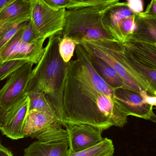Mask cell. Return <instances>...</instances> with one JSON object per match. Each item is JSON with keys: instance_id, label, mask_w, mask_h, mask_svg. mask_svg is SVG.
<instances>
[{"instance_id": "cell-9", "label": "cell", "mask_w": 156, "mask_h": 156, "mask_svg": "<svg viewBox=\"0 0 156 156\" xmlns=\"http://www.w3.org/2000/svg\"><path fill=\"white\" fill-rule=\"evenodd\" d=\"M23 26L0 51V64L5 61L16 59L26 60L37 64L42 57L44 52L43 44L45 39H42L35 44L24 43L21 38Z\"/></svg>"}, {"instance_id": "cell-5", "label": "cell", "mask_w": 156, "mask_h": 156, "mask_svg": "<svg viewBox=\"0 0 156 156\" xmlns=\"http://www.w3.org/2000/svg\"><path fill=\"white\" fill-rule=\"evenodd\" d=\"M57 116L39 110L28 111L25 123V137L43 142L68 140L67 130Z\"/></svg>"}, {"instance_id": "cell-27", "label": "cell", "mask_w": 156, "mask_h": 156, "mask_svg": "<svg viewBox=\"0 0 156 156\" xmlns=\"http://www.w3.org/2000/svg\"><path fill=\"white\" fill-rule=\"evenodd\" d=\"M145 13L152 15H156V0H151L150 3L147 5Z\"/></svg>"}, {"instance_id": "cell-10", "label": "cell", "mask_w": 156, "mask_h": 156, "mask_svg": "<svg viewBox=\"0 0 156 156\" xmlns=\"http://www.w3.org/2000/svg\"><path fill=\"white\" fill-rule=\"evenodd\" d=\"M34 64L29 61L14 72L0 90V107L6 112L25 93Z\"/></svg>"}, {"instance_id": "cell-30", "label": "cell", "mask_w": 156, "mask_h": 156, "mask_svg": "<svg viewBox=\"0 0 156 156\" xmlns=\"http://www.w3.org/2000/svg\"><path fill=\"white\" fill-rule=\"evenodd\" d=\"M14 0H0V10Z\"/></svg>"}, {"instance_id": "cell-8", "label": "cell", "mask_w": 156, "mask_h": 156, "mask_svg": "<svg viewBox=\"0 0 156 156\" xmlns=\"http://www.w3.org/2000/svg\"><path fill=\"white\" fill-rule=\"evenodd\" d=\"M114 94L116 100L122 105L128 116L156 122L154 108L156 105V96L150 95L144 90L137 92L125 88L115 89Z\"/></svg>"}, {"instance_id": "cell-24", "label": "cell", "mask_w": 156, "mask_h": 156, "mask_svg": "<svg viewBox=\"0 0 156 156\" xmlns=\"http://www.w3.org/2000/svg\"><path fill=\"white\" fill-rule=\"evenodd\" d=\"M70 9L90 7L102 5H110L120 2V0H70ZM69 9V10H70Z\"/></svg>"}, {"instance_id": "cell-25", "label": "cell", "mask_w": 156, "mask_h": 156, "mask_svg": "<svg viewBox=\"0 0 156 156\" xmlns=\"http://www.w3.org/2000/svg\"><path fill=\"white\" fill-rule=\"evenodd\" d=\"M45 4L50 8L54 10L70 9L71 2L70 0H42Z\"/></svg>"}, {"instance_id": "cell-28", "label": "cell", "mask_w": 156, "mask_h": 156, "mask_svg": "<svg viewBox=\"0 0 156 156\" xmlns=\"http://www.w3.org/2000/svg\"><path fill=\"white\" fill-rule=\"evenodd\" d=\"M0 156H13L11 151L2 145L0 142Z\"/></svg>"}, {"instance_id": "cell-14", "label": "cell", "mask_w": 156, "mask_h": 156, "mask_svg": "<svg viewBox=\"0 0 156 156\" xmlns=\"http://www.w3.org/2000/svg\"><path fill=\"white\" fill-rule=\"evenodd\" d=\"M32 2L28 0H14L6 5L0 10V25L29 21Z\"/></svg>"}, {"instance_id": "cell-23", "label": "cell", "mask_w": 156, "mask_h": 156, "mask_svg": "<svg viewBox=\"0 0 156 156\" xmlns=\"http://www.w3.org/2000/svg\"><path fill=\"white\" fill-rule=\"evenodd\" d=\"M21 38L23 42L30 44H35L42 39L46 40L41 37L30 20L22 27Z\"/></svg>"}, {"instance_id": "cell-29", "label": "cell", "mask_w": 156, "mask_h": 156, "mask_svg": "<svg viewBox=\"0 0 156 156\" xmlns=\"http://www.w3.org/2000/svg\"><path fill=\"white\" fill-rule=\"evenodd\" d=\"M6 113V112L4 109L0 107V130L2 129L4 123Z\"/></svg>"}, {"instance_id": "cell-7", "label": "cell", "mask_w": 156, "mask_h": 156, "mask_svg": "<svg viewBox=\"0 0 156 156\" xmlns=\"http://www.w3.org/2000/svg\"><path fill=\"white\" fill-rule=\"evenodd\" d=\"M66 9L54 10L42 0L32 2L30 21L41 37L46 39L61 35L65 23Z\"/></svg>"}, {"instance_id": "cell-1", "label": "cell", "mask_w": 156, "mask_h": 156, "mask_svg": "<svg viewBox=\"0 0 156 156\" xmlns=\"http://www.w3.org/2000/svg\"><path fill=\"white\" fill-rule=\"evenodd\" d=\"M77 59L67 63L62 92V122L89 125L102 131L123 127L128 115L116 100L115 89L98 75L82 44L75 48Z\"/></svg>"}, {"instance_id": "cell-16", "label": "cell", "mask_w": 156, "mask_h": 156, "mask_svg": "<svg viewBox=\"0 0 156 156\" xmlns=\"http://www.w3.org/2000/svg\"><path fill=\"white\" fill-rule=\"evenodd\" d=\"M68 151V140L51 142L38 140L24 149V156H67Z\"/></svg>"}, {"instance_id": "cell-11", "label": "cell", "mask_w": 156, "mask_h": 156, "mask_svg": "<svg viewBox=\"0 0 156 156\" xmlns=\"http://www.w3.org/2000/svg\"><path fill=\"white\" fill-rule=\"evenodd\" d=\"M69 152L77 153L100 144L104 138L103 131L88 124H66Z\"/></svg>"}, {"instance_id": "cell-22", "label": "cell", "mask_w": 156, "mask_h": 156, "mask_svg": "<svg viewBox=\"0 0 156 156\" xmlns=\"http://www.w3.org/2000/svg\"><path fill=\"white\" fill-rule=\"evenodd\" d=\"M28 62L26 60L16 59L5 61L0 64V81L10 77Z\"/></svg>"}, {"instance_id": "cell-3", "label": "cell", "mask_w": 156, "mask_h": 156, "mask_svg": "<svg viewBox=\"0 0 156 156\" xmlns=\"http://www.w3.org/2000/svg\"><path fill=\"white\" fill-rule=\"evenodd\" d=\"M80 44L111 66L128 89L137 92L144 90L156 96V90L127 62L123 43L114 39L100 38L83 40Z\"/></svg>"}, {"instance_id": "cell-2", "label": "cell", "mask_w": 156, "mask_h": 156, "mask_svg": "<svg viewBox=\"0 0 156 156\" xmlns=\"http://www.w3.org/2000/svg\"><path fill=\"white\" fill-rule=\"evenodd\" d=\"M61 37V35L59 34L49 38L42 57L32 69L25 93L38 92L44 94L62 122V92L67 63L59 52Z\"/></svg>"}, {"instance_id": "cell-26", "label": "cell", "mask_w": 156, "mask_h": 156, "mask_svg": "<svg viewBox=\"0 0 156 156\" xmlns=\"http://www.w3.org/2000/svg\"><path fill=\"white\" fill-rule=\"evenodd\" d=\"M126 2L129 9L134 13L139 14L143 12V0H126Z\"/></svg>"}, {"instance_id": "cell-13", "label": "cell", "mask_w": 156, "mask_h": 156, "mask_svg": "<svg viewBox=\"0 0 156 156\" xmlns=\"http://www.w3.org/2000/svg\"><path fill=\"white\" fill-rule=\"evenodd\" d=\"M126 2L112 4L103 12L101 23L104 30L113 39L119 38V26L123 18L133 14Z\"/></svg>"}, {"instance_id": "cell-31", "label": "cell", "mask_w": 156, "mask_h": 156, "mask_svg": "<svg viewBox=\"0 0 156 156\" xmlns=\"http://www.w3.org/2000/svg\"><path fill=\"white\" fill-rule=\"evenodd\" d=\"M28 1H31V2H33V1H34V0H28Z\"/></svg>"}, {"instance_id": "cell-17", "label": "cell", "mask_w": 156, "mask_h": 156, "mask_svg": "<svg viewBox=\"0 0 156 156\" xmlns=\"http://www.w3.org/2000/svg\"><path fill=\"white\" fill-rule=\"evenodd\" d=\"M86 49L93 67L105 82L114 89H128L122 78L111 66L102 58Z\"/></svg>"}, {"instance_id": "cell-12", "label": "cell", "mask_w": 156, "mask_h": 156, "mask_svg": "<svg viewBox=\"0 0 156 156\" xmlns=\"http://www.w3.org/2000/svg\"><path fill=\"white\" fill-rule=\"evenodd\" d=\"M29 104V98L25 93L6 112L4 123L1 129L3 134L13 140L25 137L24 128Z\"/></svg>"}, {"instance_id": "cell-18", "label": "cell", "mask_w": 156, "mask_h": 156, "mask_svg": "<svg viewBox=\"0 0 156 156\" xmlns=\"http://www.w3.org/2000/svg\"><path fill=\"white\" fill-rule=\"evenodd\" d=\"M114 152L113 141L105 138L100 144L86 150L75 153L68 151L67 156H113Z\"/></svg>"}, {"instance_id": "cell-19", "label": "cell", "mask_w": 156, "mask_h": 156, "mask_svg": "<svg viewBox=\"0 0 156 156\" xmlns=\"http://www.w3.org/2000/svg\"><path fill=\"white\" fill-rule=\"evenodd\" d=\"M26 94L29 100L28 111L36 109L57 116L44 94L38 92H31Z\"/></svg>"}, {"instance_id": "cell-4", "label": "cell", "mask_w": 156, "mask_h": 156, "mask_svg": "<svg viewBox=\"0 0 156 156\" xmlns=\"http://www.w3.org/2000/svg\"><path fill=\"white\" fill-rule=\"evenodd\" d=\"M111 5L66 10L61 37H69L77 44L83 40L113 39L104 30L101 23L103 12Z\"/></svg>"}, {"instance_id": "cell-15", "label": "cell", "mask_w": 156, "mask_h": 156, "mask_svg": "<svg viewBox=\"0 0 156 156\" xmlns=\"http://www.w3.org/2000/svg\"><path fill=\"white\" fill-rule=\"evenodd\" d=\"M135 25L134 32L130 40L156 44V15L144 12L136 14Z\"/></svg>"}, {"instance_id": "cell-20", "label": "cell", "mask_w": 156, "mask_h": 156, "mask_svg": "<svg viewBox=\"0 0 156 156\" xmlns=\"http://www.w3.org/2000/svg\"><path fill=\"white\" fill-rule=\"evenodd\" d=\"M27 22L0 25V51L17 31Z\"/></svg>"}, {"instance_id": "cell-21", "label": "cell", "mask_w": 156, "mask_h": 156, "mask_svg": "<svg viewBox=\"0 0 156 156\" xmlns=\"http://www.w3.org/2000/svg\"><path fill=\"white\" fill-rule=\"evenodd\" d=\"M77 44L67 37H61L59 44V52L62 59L67 63L71 60Z\"/></svg>"}, {"instance_id": "cell-6", "label": "cell", "mask_w": 156, "mask_h": 156, "mask_svg": "<svg viewBox=\"0 0 156 156\" xmlns=\"http://www.w3.org/2000/svg\"><path fill=\"white\" fill-rule=\"evenodd\" d=\"M123 46L129 65L156 90V44L130 40Z\"/></svg>"}]
</instances>
